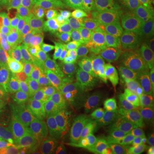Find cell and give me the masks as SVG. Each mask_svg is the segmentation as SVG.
<instances>
[{
	"mask_svg": "<svg viewBox=\"0 0 154 154\" xmlns=\"http://www.w3.org/2000/svg\"><path fill=\"white\" fill-rule=\"evenodd\" d=\"M69 9L79 11L90 19L127 17L133 12L128 6L121 0L82 1L72 5Z\"/></svg>",
	"mask_w": 154,
	"mask_h": 154,
	"instance_id": "obj_1",
	"label": "cell"
},
{
	"mask_svg": "<svg viewBox=\"0 0 154 154\" xmlns=\"http://www.w3.org/2000/svg\"><path fill=\"white\" fill-rule=\"evenodd\" d=\"M150 125L128 126L122 124L118 132L128 154H146L154 140V132Z\"/></svg>",
	"mask_w": 154,
	"mask_h": 154,
	"instance_id": "obj_2",
	"label": "cell"
},
{
	"mask_svg": "<svg viewBox=\"0 0 154 154\" xmlns=\"http://www.w3.org/2000/svg\"><path fill=\"white\" fill-rule=\"evenodd\" d=\"M89 134L91 136L109 145L120 154H128V150L123 143L118 130L110 120L104 119L96 113L89 123Z\"/></svg>",
	"mask_w": 154,
	"mask_h": 154,
	"instance_id": "obj_3",
	"label": "cell"
},
{
	"mask_svg": "<svg viewBox=\"0 0 154 154\" xmlns=\"http://www.w3.org/2000/svg\"><path fill=\"white\" fill-rule=\"evenodd\" d=\"M13 80L23 97H27L38 91L44 85L45 75L41 68L32 63L21 64L16 69Z\"/></svg>",
	"mask_w": 154,
	"mask_h": 154,
	"instance_id": "obj_4",
	"label": "cell"
},
{
	"mask_svg": "<svg viewBox=\"0 0 154 154\" xmlns=\"http://www.w3.org/2000/svg\"><path fill=\"white\" fill-rule=\"evenodd\" d=\"M96 113L97 111L93 105H89L82 98L77 101L71 113L65 114V126L68 129L79 134L83 140L88 141L90 137L89 123Z\"/></svg>",
	"mask_w": 154,
	"mask_h": 154,
	"instance_id": "obj_5",
	"label": "cell"
},
{
	"mask_svg": "<svg viewBox=\"0 0 154 154\" xmlns=\"http://www.w3.org/2000/svg\"><path fill=\"white\" fill-rule=\"evenodd\" d=\"M15 131L22 146L27 147L45 142L47 135L44 124L32 121L20 112L15 119Z\"/></svg>",
	"mask_w": 154,
	"mask_h": 154,
	"instance_id": "obj_6",
	"label": "cell"
},
{
	"mask_svg": "<svg viewBox=\"0 0 154 154\" xmlns=\"http://www.w3.org/2000/svg\"><path fill=\"white\" fill-rule=\"evenodd\" d=\"M119 54V51L116 47L110 37L96 38L88 45L85 61L88 63H98L104 66H110L114 63Z\"/></svg>",
	"mask_w": 154,
	"mask_h": 154,
	"instance_id": "obj_7",
	"label": "cell"
},
{
	"mask_svg": "<svg viewBox=\"0 0 154 154\" xmlns=\"http://www.w3.org/2000/svg\"><path fill=\"white\" fill-rule=\"evenodd\" d=\"M88 45V38L78 37L69 31H65L58 41V49L62 59L74 63L85 62V54Z\"/></svg>",
	"mask_w": 154,
	"mask_h": 154,
	"instance_id": "obj_8",
	"label": "cell"
},
{
	"mask_svg": "<svg viewBox=\"0 0 154 154\" xmlns=\"http://www.w3.org/2000/svg\"><path fill=\"white\" fill-rule=\"evenodd\" d=\"M87 79L88 68L85 62L73 63L61 77L58 94L65 92H81L86 85Z\"/></svg>",
	"mask_w": 154,
	"mask_h": 154,
	"instance_id": "obj_9",
	"label": "cell"
},
{
	"mask_svg": "<svg viewBox=\"0 0 154 154\" xmlns=\"http://www.w3.org/2000/svg\"><path fill=\"white\" fill-rule=\"evenodd\" d=\"M38 92L44 113L45 121L43 124L60 123L65 125L66 115L57 104L55 94L45 88Z\"/></svg>",
	"mask_w": 154,
	"mask_h": 154,
	"instance_id": "obj_10",
	"label": "cell"
},
{
	"mask_svg": "<svg viewBox=\"0 0 154 154\" xmlns=\"http://www.w3.org/2000/svg\"><path fill=\"white\" fill-rule=\"evenodd\" d=\"M18 111L24 116L33 122L44 123V113L38 96V92L23 97L21 103L17 107Z\"/></svg>",
	"mask_w": 154,
	"mask_h": 154,
	"instance_id": "obj_11",
	"label": "cell"
},
{
	"mask_svg": "<svg viewBox=\"0 0 154 154\" xmlns=\"http://www.w3.org/2000/svg\"><path fill=\"white\" fill-rule=\"evenodd\" d=\"M92 19L79 11L69 9L63 18V25L73 34L85 37L88 33Z\"/></svg>",
	"mask_w": 154,
	"mask_h": 154,
	"instance_id": "obj_12",
	"label": "cell"
},
{
	"mask_svg": "<svg viewBox=\"0 0 154 154\" xmlns=\"http://www.w3.org/2000/svg\"><path fill=\"white\" fill-rule=\"evenodd\" d=\"M109 67L111 72L126 85L133 87L136 86L141 82L142 75L140 66L139 65L118 64L114 62Z\"/></svg>",
	"mask_w": 154,
	"mask_h": 154,
	"instance_id": "obj_13",
	"label": "cell"
},
{
	"mask_svg": "<svg viewBox=\"0 0 154 154\" xmlns=\"http://www.w3.org/2000/svg\"><path fill=\"white\" fill-rule=\"evenodd\" d=\"M107 85L110 89V102L106 109L105 115L108 120H112L117 116L121 110L129 88H127L123 85H113L110 83H108Z\"/></svg>",
	"mask_w": 154,
	"mask_h": 154,
	"instance_id": "obj_14",
	"label": "cell"
},
{
	"mask_svg": "<svg viewBox=\"0 0 154 154\" xmlns=\"http://www.w3.org/2000/svg\"><path fill=\"white\" fill-rule=\"evenodd\" d=\"M22 148L14 129L0 127V154H21Z\"/></svg>",
	"mask_w": 154,
	"mask_h": 154,
	"instance_id": "obj_15",
	"label": "cell"
},
{
	"mask_svg": "<svg viewBox=\"0 0 154 154\" xmlns=\"http://www.w3.org/2000/svg\"><path fill=\"white\" fill-rule=\"evenodd\" d=\"M73 63H74L70 60L63 59L59 63H57L56 66L51 69L45 75V88H47L48 90L55 94V96H57L58 94L61 77Z\"/></svg>",
	"mask_w": 154,
	"mask_h": 154,
	"instance_id": "obj_16",
	"label": "cell"
},
{
	"mask_svg": "<svg viewBox=\"0 0 154 154\" xmlns=\"http://www.w3.org/2000/svg\"><path fill=\"white\" fill-rule=\"evenodd\" d=\"M34 17V28L40 33L49 34L54 33L60 26L63 25V21L50 13L40 11Z\"/></svg>",
	"mask_w": 154,
	"mask_h": 154,
	"instance_id": "obj_17",
	"label": "cell"
},
{
	"mask_svg": "<svg viewBox=\"0 0 154 154\" xmlns=\"http://www.w3.org/2000/svg\"><path fill=\"white\" fill-rule=\"evenodd\" d=\"M46 128V140L45 142L49 145L56 154L59 153L61 145L68 132V128L65 125L60 123H45Z\"/></svg>",
	"mask_w": 154,
	"mask_h": 154,
	"instance_id": "obj_18",
	"label": "cell"
},
{
	"mask_svg": "<svg viewBox=\"0 0 154 154\" xmlns=\"http://www.w3.org/2000/svg\"><path fill=\"white\" fill-rule=\"evenodd\" d=\"M18 113L17 107L0 91V127L15 130V119Z\"/></svg>",
	"mask_w": 154,
	"mask_h": 154,
	"instance_id": "obj_19",
	"label": "cell"
},
{
	"mask_svg": "<svg viewBox=\"0 0 154 154\" xmlns=\"http://www.w3.org/2000/svg\"><path fill=\"white\" fill-rule=\"evenodd\" d=\"M145 60V57L136 45V43H133L127 46L126 48L119 51L116 63L118 64H129L140 66Z\"/></svg>",
	"mask_w": 154,
	"mask_h": 154,
	"instance_id": "obj_20",
	"label": "cell"
},
{
	"mask_svg": "<svg viewBox=\"0 0 154 154\" xmlns=\"http://www.w3.org/2000/svg\"><path fill=\"white\" fill-rule=\"evenodd\" d=\"M43 0H17L14 5L15 19L22 17H33L42 10Z\"/></svg>",
	"mask_w": 154,
	"mask_h": 154,
	"instance_id": "obj_21",
	"label": "cell"
},
{
	"mask_svg": "<svg viewBox=\"0 0 154 154\" xmlns=\"http://www.w3.org/2000/svg\"><path fill=\"white\" fill-rule=\"evenodd\" d=\"M91 32L94 38L110 37L115 29L117 28L114 21L107 18H98L91 22Z\"/></svg>",
	"mask_w": 154,
	"mask_h": 154,
	"instance_id": "obj_22",
	"label": "cell"
},
{
	"mask_svg": "<svg viewBox=\"0 0 154 154\" xmlns=\"http://www.w3.org/2000/svg\"><path fill=\"white\" fill-rule=\"evenodd\" d=\"M0 91L11 104L17 107L23 99L20 91L15 85L13 78L4 77L0 81Z\"/></svg>",
	"mask_w": 154,
	"mask_h": 154,
	"instance_id": "obj_23",
	"label": "cell"
},
{
	"mask_svg": "<svg viewBox=\"0 0 154 154\" xmlns=\"http://www.w3.org/2000/svg\"><path fill=\"white\" fill-rule=\"evenodd\" d=\"M83 141L85 140L79 134L69 129L58 154H79Z\"/></svg>",
	"mask_w": 154,
	"mask_h": 154,
	"instance_id": "obj_24",
	"label": "cell"
},
{
	"mask_svg": "<svg viewBox=\"0 0 154 154\" xmlns=\"http://www.w3.org/2000/svg\"><path fill=\"white\" fill-rule=\"evenodd\" d=\"M0 32L5 37V51L20 54L19 38L16 32V28L11 24H3L0 26Z\"/></svg>",
	"mask_w": 154,
	"mask_h": 154,
	"instance_id": "obj_25",
	"label": "cell"
},
{
	"mask_svg": "<svg viewBox=\"0 0 154 154\" xmlns=\"http://www.w3.org/2000/svg\"><path fill=\"white\" fill-rule=\"evenodd\" d=\"M80 99H82L81 92L77 91L62 93L55 97L57 104L65 114L71 113L77 101Z\"/></svg>",
	"mask_w": 154,
	"mask_h": 154,
	"instance_id": "obj_26",
	"label": "cell"
},
{
	"mask_svg": "<svg viewBox=\"0 0 154 154\" xmlns=\"http://www.w3.org/2000/svg\"><path fill=\"white\" fill-rule=\"evenodd\" d=\"M133 11L147 18H154V0H125Z\"/></svg>",
	"mask_w": 154,
	"mask_h": 154,
	"instance_id": "obj_27",
	"label": "cell"
},
{
	"mask_svg": "<svg viewBox=\"0 0 154 154\" xmlns=\"http://www.w3.org/2000/svg\"><path fill=\"white\" fill-rule=\"evenodd\" d=\"M81 95L87 103L94 106L102 102L103 100L108 99L110 96V93L99 88H91L85 85L81 91Z\"/></svg>",
	"mask_w": 154,
	"mask_h": 154,
	"instance_id": "obj_28",
	"label": "cell"
},
{
	"mask_svg": "<svg viewBox=\"0 0 154 154\" xmlns=\"http://www.w3.org/2000/svg\"><path fill=\"white\" fill-rule=\"evenodd\" d=\"M69 10L66 0H43L42 3V11L54 15L63 21Z\"/></svg>",
	"mask_w": 154,
	"mask_h": 154,
	"instance_id": "obj_29",
	"label": "cell"
},
{
	"mask_svg": "<svg viewBox=\"0 0 154 154\" xmlns=\"http://www.w3.org/2000/svg\"><path fill=\"white\" fill-rule=\"evenodd\" d=\"M38 41H37L36 45H35L34 50H33L32 57H33V63L36 64L39 68H41L42 61L44 59L45 56L46 54L47 51L51 47V44H50L49 38H48V35L47 34L40 33L38 31Z\"/></svg>",
	"mask_w": 154,
	"mask_h": 154,
	"instance_id": "obj_30",
	"label": "cell"
},
{
	"mask_svg": "<svg viewBox=\"0 0 154 154\" xmlns=\"http://www.w3.org/2000/svg\"><path fill=\"white\" fill-rule=\"evenodd\" d=\"M63 59H62L57 45H51V47L47 51L44 59L42 61L41 69L43 70L44 74L46 75L47 72L49 71L51 69H52L53 67L56 66L57 63H59Z\"/></svg>",
	"mask_w": 154,
	"mask_h": 154,
	"instance_id": "obj_31",
	"label": "cell"
},
{
	"mask_svg": "<svg viewBox=\"0 0 154 154\" xmlns=\"http://www.w3.org/2000/svg\"><path fill=\"white\" fill-rule=\"evenodd\" d=\"M38 33L37 30H33L28 35L19 38L20 54L22 56H32L33 50L38 41Z\"/></svg>",
	"mask_w": 154,
	"mask_h": 154,
	"instance_id": "obj_32",
	"label": "cell"
},
{
	"mask_svg": "<svg viewBox=\"0 0 154 154\" xmlns=\"http://www.w3.org/2000/svg\"><path fill=\"white\" fill-rule=\"evenodd\" d=\"M136 45L146 59H154V37L147 34L136 38Z\"/></svg>",
	"mask_w": 154,
	"mask_h": 154,
	"instance_id": "obj_33",
	"label": "cell"
},
{
	"mask_svg": "<svg viewBox=\"0 0 154 154\" xmlns=\"http://www.w3.org/2000/svg\"><path fill=\"white\" fill-rule=\"evenodd\" d=\"M131 94L134 99H152L154 97V83L145 82L139 83L134 88H131Z\"/></svg>",
	"mask_w": 154,
	"mask_h": 154,
	"instance_id": "obj_34",
	"label": "cell"
},
{
	"mask_svg": "<svg viewBox=\"0 0 154 154\" xmlns=\"http://www.w3.org/2000/svg\"><path fill=\"white\" fill-rule=\"evenodd\" d=\"M16 20V32L18 38L24 37L30 33H32L34 28V17H22L15 19Z\"/></svg>",
	"mask_w": 154,
	"mask_h": 154,
	"instance_id": "obj_35",
	"label": "cell"
},
{
	"mask_svg": "<svg viewBox=\"0 0 154 154\" xmlns=\"http://www.w3.org/2000/svg\"><path fill=\"white\" fill-rule=\"evenodd\" d=\"M120 28L130 39L134 40L142 32V26L135 21L119 20Z\"/></svg>",
	"mask_w": 154,
	"mask_h": 154,
	"instance_id": "obj_36",
	"label": "cell"
},
{
	"mask_svg": "<svg viewBox=\"0 0 154 154\" xmlns=\"http://www.w3.org/2000/svg\"><path fill=\"white\" fill-rule=\"evenodd\" d=\"M110 38H111L112 41L115 44L116 47L118 49L119 51L123 50L124 48H126L127 46H128L129 45L134 43L135 40H136V38L134 40L130 39L125 34V33L122 30V28H118V27L116 28L115 31L111 34Z\"/></svg>",
	"mask_w": 154,
	"mask_h": 154,
	"instance_id": "obj_37",
	"label": "cell"
},
{
	"mask_svg": "<svg viewBox=\"0 0 154 154\" xmlns=\"http://www.w3.org/2000/svg\"><path fill=\"white\" fill-rule=\"evenodd\" d=\"M88 142L94 154H120L112 147H110L109 145L91 135L88 139Z\"/></svg>",
	"mask_w": 154,
	"mask_h": 154,
	"instance_id": "obj_38",
	"label": "cell"
},
{
	"mask_svg": "<svg viewBox=\"0 0 154 154\" xmlns=\"http://www.w3.org/2000/svg\"><path fill=\"white\" fill-rule=\"evenodd\" d=\"M134 110L144 113L151 122H152L154 120V110L152 99H136V101H134Z\"/></svg>",
	"mask_w": 154,
	"mask_h": 154,
	"instance_id": "obj_39",
	"label": "cell"
},
{
	"mask_svg": "<svg viewBox=\"0 0 154 154\" xmlns=\"http://www.w3.org/2000/svg\"><path fill=\"white\" fill-rule=\"evenodd\" d=\"M134 99L133 98L132 94H131V88H129L128 93H127L126 97L124 99V101L122 103L121 110L116 116L119 121H126L128 116L130 115L131 112L134 110Z\"/></svg>",
	"mask_w": 154,
	"mask_h": 154,
	"instance_id": "obj_40",
	"label": "cell"
},
{
	"mask_svg": "<svg viewBox=\"0 0 154 154\" xmlns=\"http://www.w3.org/2000/svg\"><path fill=\"white\" fill-rule=\"evenodd\" d=\"M21 62L22 55L19 53L5 51L0 57V63L4 64L8 68H11L14 70L21 65Z\"/></svg>",
	"mask_w": 154,
	"mask_h": 154,
	"instance_id": "obj_41",
	"label": "cell"
},
{
	"mask_svg": "<svg viewBox=\"0 0 154 154\" xmlns=\"http://www.w3.org/2000/svg\"><path fill=\"white\" fill-rule=\"evenodd\" d=\"M125 124L128 126H141V125H150L152 122L149 121L146 115L140 112L133 110L131 114L128 116L125 121Z\"/></svg>",
	"mask_w": 154,
	"mask_h": 154,
	"instance_id": "obj_42",
	"label": "cell"
},
{
	"mask_svg": "<svg viewBox=\"0 0 154 154\" xmlns=\"http://www.w3.org/2000/svg\"><path fill=\"white\" fill-rule=\"evenodd\" d=\"M140 71L146 82L154 83V59L144 60L140 65Z\"/></svg>",
	"mask_w": 154,
	"mask_h": 154,
	"instance_id": "obj_43",
	"label": "cell"
},
{
	"mask_svg": "<svg viewBox=\"0 0 154 154\" xmlns=\"http://www.w3.org/2000/svg\"><path fill=\"white\" fill-rule=\"evenodd\" d=\"M28 149L31 154H56L55 152L46 142L30 146Z\"/></svg>",
	"mask_w": 154,
	"mask_h": 154,
	"instance_id": "obj_44",
	"label": "cell"
},
{
	"mask_svg": "<svg viewBox=\"0 0 154 154\" xmlns=\"http://www.w3.org/2000/svg\"><path fill=\"white\" fill-rule=\"evenodd\" d=\"M142 32L145 34L154 37V18H151L142 26Z\"/></svg>",
	"mask_w": 154,
	"mask_h": 154,
	"instance_id": "obj_45",
	"label": "cell"
},
{
	"mask_svg": "<svg viewBox=\"0 0 154 154\" xmlns=\"http://www.w3.org/2000/svg\"><path fill=\"white\" fill-rule=\"evenodd\" d=\"M15 5V0H0V17L2 12L13 11Z\"/></svg>",
	"mask_w": 154,
	"mask_h": 154,
	"instance_id": "obj_46",
	"label": "cell"
},
{
	"mask_svg": "<svg viewBox=\"0 0 154 154\" xmlns=\"http://www.w3.org/2000/svg\"><path fill=\"white\" fill-rule=\"evenodd\" d=\"M79 154H94L92 148L90 147L88 141H83L82 146L81 147Z\"/></svg>",
	"mask_w": 154,
	"mask_h": 154,
	"instance_id": "obj_47",
	"label": "cell"
},
{
	"mask_svg": "<svg viewBox=\"0 0 154 154\" xmlns=\"http://www.w3.org/2000/svg\"><path fill=\"white\" fill-rule=\"evenodd\" d=\"M82 1H98V0H66L67 4H68V5H69V8H70V6L72 5H74L75 3H78V2H82ZM121 1L125 2V0H121Z\"/></svg>",
	"mask_w": 154,
	"mask_h": 154,
	"instance_id": "obj_48",
	"label": "cell"
},
{
	"mask_svg": "<svg viewBox=\"0 0 154 154\" xmlns=\"http://www.w3.org/2000/svg\"><path fill=\"white\" fill-rule=\"evenodd\" d=\"M21 154H31V153H30V152H29V149H28V147L23 146V148H22V152H21Z\"/></svg>",
	"mask_w": 154,
	"mask_h": 154,
	"instance_id": "obj_49",
	"label": "cell"
},
{
	"mask_svg": "<svg viewBox=\"0 0 154 154\" xmlns=\"http://www.w3.org/2000/svg\"><path fill=\"white\" fill-rule=\"evenodd\" d=\"M152 154H154V140L153 141H152Z\"/></svg>",
	"mask_w": 154,
	"mask_h": 154,
	"instance_id": "obj_50",
	"label": "cell"
},
{
	"mask_svg": "<svg viewBox=\"0 0 154 154\" xmlns=\"http://www.w3.org/2000/svg\"><path fill=\"white\" fill-rule=\"evenodd\" d=\"M152 107H153V110H154V97L152 99Z\"/></svg>",
	"mask_w": 154,
	"mask_h": 154,
	"instance_id": "obj_51",
	"label": "cell"
},
{
	"mask_svg": "<svg viewBox=\"0 0 154 154\" xmlns=\"http://www.w3.org/2000/svg\"><path fill=\"white\" fill-rule=\"evenodd\" d=\"M16 1H17V0H15V2H16Z\"/></svg>",
	"mask_w": 154,
	"mask_h": 154,
	"instance_id": "obj_52",
	"label": "cell"
}]
</instances>
